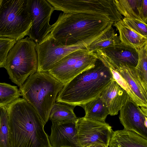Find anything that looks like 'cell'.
Instances as JSON below:
<instances>
[{
	"label": "cell",
	"mask_w": 147,
	"mask_h": 147,
	"mask_svg": "<svg viewBox=\"0 0 147 147\" xmlns=\"http://www.w3.org/2000/svg\"><path fill=\"white\" fill-rule=\"evenodd\" d=\"M84 109L85 119L105 122L109 113L102 98L99 96L81 106Z\"/></svg>",
	"instance_id": "19"
},
{
	"label": "cell",
	"mask_w": 147,
	"mask_h": 147,
	"mask_svg": "<svg viewBox=\"0 0 147 147\" xmlns=\"http://www.w3.org/2000/svg\"><path fill=\"white\" fill-rule=\"evenodd\" d=\"M21 96L16 86L0 82V107H6Z\"/></svg>",
	"instance_id": "22"
},
{
	"label": "cell",
	"mask_w": 147,
	"mask_h": 147,
	"mask_svg": "<svg viewBox=\"0 0 147 147\" xmlns=\"http://www.w3.org/2000/svg\"><path fill=\"white\" fill-rule=\"evenodd\" d=\"M117 29L121 42L137 48L147 43V38L134 31L126 25L122 19L113 23Z\"/></svg>",
	"instance_id": "18"
},
{
	"label": "cell",
	"mask_w": 147,
	"mask_h": 147,
	"mask_svg": "<svg viewBox=\"0 0 147 147\" xmlns=\"http://www.w3.org/2000/svg\"><path fill=\"white\" fill-rule=\"evenodd\" d=\"M0 147H10L8 118L5 106L0 107Z\"/></svg>",
	"instance_id": "24"
},
{
	"label": "cell",
	"mask_w": 147,
	"mask_h": 147,
	"mask_svg": "<svg viewBox=\"0 0 147 147\" xmlns=\"http://www.w3.org/2000/svg\"><path fill=\"white\" fill-rule=\"evenodd\" d=\"M147 44L136 48L138 59L135 69L145 87L147 88Z\"/></svg>",
	"instance_id": "23"
},
{
	"label": "cell",
	"mask_w": 147,
	"mask_h": 147,
	"mask_svg": "<svg viewBox=\"0 0 147 147\" xmlns=\"http://www.w3.org/2000/svg\"><path fill=\"white\" fill-rule=\"evenodd\" d=\"M32 25L28 0H2L0 5V38L16 41L28 35Z\"/></svg>",
	"instance_id": "6"
},
{
	"label": "cell",
	"mask_w": 147,
	"mask_h": 147,
	"mask_svg": "<svg viewBox=\"0 0 147 147\" xmlns=\"http://www.w3.org/2000/svg\"><path fill=\"white\" fill-rule=\"evenodd\" d=\"M122 20L131 29L143 36L147 38V24L138 20L125 17Z\"/></svg>",
	"instance_id": "26"
},
{
	"label": "cell",
	"mask_w": 147,
	"mask_h": 147,
	"mask_svg": "<svg viewBox=\"0 0 147 147\" xmlns=\"http://www.w3.org/2000/svg\"><path fill=\"white\" fill-rule=\"evenodd\" d=\"M2 0H0V5L1 4V3Z\"/></svg>",
	"instance_id": "28"
},
{
	"label": "cell",
	"mask_w": 147,
	"mask_h": 147,
	"mask_svg": "<svg viewBox=\"0 0 147 147\" xmlns=\"http://www.w3.org/2000/svg\"><path fill=\"white\" fill-rule=\"evenodd\" d=\"M115 71L121 77L118 83L126 91L130 98L139 106L147 107V88L135 68L123 67Z\"/></svg>",
	"instance_id": "12"
},
{
	"label": "cell",
	"mask_w": 147,
	"mask_h": 147,
	"mask_svg": "<svg viewBox=\"0 0 147 147\" xmlns=\"http://www.w3.org/2000/svg\"><path fill=\"white\" fill-rule=\"evenodd\" d=\"M109 147H147V138L130 130L123 129L113 131Z\"/></svg>",
	"instance_id": "17"
},
{
	"label": "cell",
	"mask_w": 147,
	"mask_h": 147,
	"mask_svg": "<svg viewBox=\"0 0 147 147\" xmlns=\"http://www.w3.org/2000/svg\"><path fill=\"white\" fill-rule=\"evenodd\" d=\"M100 96L107 106L109 115L111 116L118 114L129 97L126 91L114 79Z\"/></svg>",
	"instance_id": "15"
},
{
	"label": "cell",
	"mask_w": 147,
	"mask_h": 147,
	"mask_svg": "<svg viewBox=\"0 0 147 147\" xmlns=\"http://www.w3.org/2000/svg\"><path fill=\"white\" fill-rule=\"evenodd\" d=\"M98 58L115 70L123 67L136 68L138 55L136 48L121 42L95 52Z\"/></svg>",
	"instance_id": "11"
},
{
	"label": "cell",
	"mask_w": 147,
	"mask_h": 147,
	"mask_svg": "<svg viewBox=\"0 0 147 147\" xmlns=\"http://www.w3.org/2000/svg\"><path fill=\"white\" fill-rule=\"evenodd\" d=\"M113 23L108 17L102 15L63 12L52 24L50 34L60 45H80L87 49L112 27Z\"/></svg>",
	"instance_id": "1"
},
{
	"label": "cell",
	"mask_w": 147,
	"mask_h": 147,
	"mask_svg": "<svg viewBox=\"0 0 147 147\" xmlns=\"http://www.w3.org/2000/svg\"><path fill=\"white\" fill-rule=\"evenodd\" d=\"M86 48L80 45L67 46L60 45L50 33L41 42L36 44L37 71L48 72L55 64L68 54Z\"/></svg>",
	"instance_id": "8"
},
{
	"label": "cell",
	"mask_w": 147,
	"mask_h": 147,
	"mask_svg": "<svg viewBox=\"0 0 147 147\" xmlns=\"http://www.w3.org/2000/svg\"><path fill=\"white\" fill-rule=\"evenodd\" d=\"M129 96L119 111V119L124 129L147 138V114Z\"/></svg>",
	"instance_id": "13"
},
{
	"label": "cell",
	"mask_w": 147,
	"mask_h": 147,
	"mask_svg": "<svg viewBox=\"0 0 147 147\" xmlns=\"http://www.w3.org/2000/svg\"><path fill=\"white\" fill-rule=\"evenodd\" d=\"M52 123L49 137L52 147H81L78 142L76 122Z\"/></svg>",
	"instance_id": "14"
},
{
	"label": "cell",
	"mask_w": 147,
	"mask_h": 147,
	"mask_svg": "<svg viewBox=\"0 0 147 147\" xmlns=\"http://www.w3.org/2000/svg\"><path fill=\"white\" fill-rule=\"evenodd\" d=\"M10 147H52L34 108L23 98L6 107Z\"/></svg>",
	"instance_id": "2"
},
{
	"label": "cell",
	"mask_w": 147,
	"mask_h": 147,
	"mask_svg": "<svg viewBox=\"0 0 147 147\" xmlns=\"http://www.w3.org/2000/svg\"><path fill=\"white\" fill-rule=\"evenodd\" d=\"M98 59L96 53L80 49L68 54L48 71L64 85L76 76L93 66Z\"/></svg>",
	"instance_id": "7"
},
{
	"label": "cell",
	"mask_w": 147,
	"mask_h": 147,
	"mask_svg": "<svg viewBox=\"0 0 147 147\" xmlns=\"http://www.w3.org/2000/svg\"><path fill=\"white\" fill-rule=\"evenodd\" d=\"M119 13L125 18L147 24V0H114Z\"/></svg>",
	"instance_id": "16"
},
{
	"label": "cell",
	"mask_w": 147,
	"mask_h": 147,
	"mask_svg": "<svg viewBox=\"0 0 147 147\" xmlns=\"http://www.w3.org/2000/svg\"><path fill=\"white\" fill-rule=\"evenodd\" d=\"M121 42L119 36L111 27L100 37L92 42L87 47L91 52L111 47Z\"/></svg>",
	"instance_id": "21"
},
{
	"label": "cell",
	"mask_w": 147,
	"mask_h": 147,
	"mask_svg": "<svg viewBox=\"0 0 147 147\" xmlns=\"http://www.w3.org/2000/svg\"><path fill=\"white\" fill-rule=\"evenodd\" d=\"M74 107L60 102H56L50 112L49 119L52 122L65 123L76 122L78 118L74 112Z\"/></svg>",
	"instance_id": "20"
},
{
	"label": "cell",
	"mask_w": 147,
	"mask_h": 147,
	"mask_svg": "<svg viewBox=\"0 0 147 147\" xmlns=\"http://www.w3.org/2000/svg\"><path fill=\"white\" fill-rule=\"evenodd\" d=\"M28 5L32 20L28 36L38 44L51 31L49 21L55 9L47 0H28Z\"/></svg>",
	"instance_id": "9"
},
{
	"label": "cell",
	"mask_w": 147,
	"mask_h": 147,
	"mask_svg": "<svg viewBox=\"0 0 147 147\" xmlns=\"http://www.w3.org/2000/svg\"><path fill=\"white\" fill-rule=\"evenodd\" d=\"M114 79L111 68L98 58L93 66L64 85L56 102L81 107L100 96Z\"/></svg>",
	"instance_id": "3"
},
{
	"label": "cell",
	"mask_w": 147,
	"mask_h": 147,
	"mask_svg": "<svg viewBox=\"0 0 147 147\" xmlns=\"http://www.w3.org/2000/svg\"><path fill=\"white\" fill-rule=\"evenodd\" d=\"M36 44L29 37L16 41L7 55L4 67L11 81L19 87L37 71Z\"/></svg>",
	"instance_id": "5"
},
{
	"label": "cell",
	"mask_w": 147,
	"mask_h": 147,
	"mask_svg": "<svg viewBox=\"0 0 147 147\" xmlns=\"http://www.w3.org/2000/svg\"><path fill=\"white\" fill-rule=\"evenodd\" d=\"M64 84L48 72L37 71L19 88L21 96L35 109L44 125Z\"/></svg>",
	"instance_id": "4"
},
{
	"label": "cell",
	"mask_w": 147,
	"mask_h": 147,
	"mask_svg": "<svg viewBox=\"0 0 147 147\" xmlns=\"http://www.w3.org/2000/svg\"><path fill=\"white\" fill-rule=\"evenodd\" d=\"M82 147H108V146L102 144L94 143L88 144Z\"/></svg>",
	"instance_id": "27"
},
{
	"label": "cell",
	"mask_w": 147,
	"mask_h": 147,
	"mask_svg": "<svg viewBox=\"0 0 147 147\" xmlns=\"http://www.w3.org/2000/svg\"><path fill=\"white\" fill-rule=\"evenodd\" d=\"M78 142L81 147L90 144L98 143L108 146L113 131L109 124L78 118L76 122Z\"/></svg>",
	"instance_id": "10"
},
{
	"label": "cell",
	"mask_w": 147,
	"mask_h": 147,
	"mask_svg": "<svg viewBox=\"0 0 147 147\" xmlns=\"http://www.w3.org/2000/svg\"><path fill=\"white\" fill-rule=\"evenodd\" d=\"M16 41L9 38H0V68L4 67L9 51Z\"/></svg>",
	"instance_id": "25"
}]
</instances>
